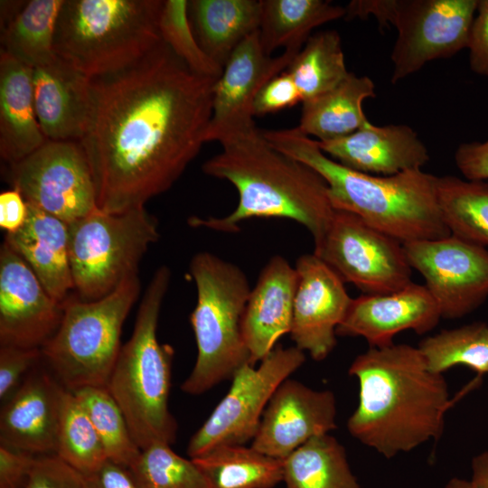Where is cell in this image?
Wrapping results in <instances>:
<instances>
[{
  "instance_id": "obj_1",
  "label": "cell",
  "mask_w": 488,
  "mask_h": 488,
  "mask_svg": "<svg viewBox=\"0 0 488 488\" xmlns=\"http://www.w3.org/2000/svg\"><path fill=\"white\" fill-rule=\"evenodd\" d=\"M217 80L193 72L163 41L131 67L90 80L79 143L99 210L144 207L174 185L205 143Z\"/></svg>"
},
{
  "instance_id": "obj_2",
  "label": "cell",
  "mask_w": 488,
  "mask_h": 488,
  "mask_svg": "<svg viewBox=\"0 0 488 488\" xmlns=\"http://www.w3.org/2000/svg\"><path fill=\"white\" fill-rule=\"evenodd\" d=\"M359 402L347 421L351 436L386 458L437 440L452 404L446 380L432 372L418 347H370L349 368Z\"/></svg>"
},
{
  "instance_id": "obj_3",
  "label": "cell",
  "mask_w": 488,
  "mask_h": 488,
  "mask_svg": "<svg viewBox=\"0 0 488 488\" xmlns=\"http://www.w3.org/2000/svg\"><path fill=\"white\" fill-rule=\"evenodd\" d=\"M220 144L222 150L203 164L202 171L230 182L239 193V202L226 216H192L188 223L230 233L249 219L283 218L304 226L318 245L336 211L324 178L274 148L257 127L230 135Z\"/></svg>"
},
{
  "instance_id": "obj_4",
  "label": "cell",
  "mask_w": 488,
  "mask_h": 488,
  "mask_svg": "<svg viewBox=\"0 0 488 488\" xmlns=\"http://www.w3.org/2000/svg\"><path fill=\"white\" fill-rule=\"evenodd\" d=\"M261 133L274 148L324 178L335 210L357 215L402 244L451 235L437 203V176L421 169L383 176L364 174L330 158L297 127Z\"/></svg>"
},
{
  "instance_id": "obj_5",
  "label": "cell",
  "mask_w": 488,
  "mask_h": 488,
  "mask_svg": "<svg viewBox=\"0 0 488 488\" xmlns=\"http://www.w3.org/2000/svg\"><path fill=\"white\" fill-rule=\"evenodd\" d=\"M170 281L167 266L155 271L139 305L133 333L122 345L107 385L141 450L158 442L172 445L176 439L177 423L168 406L174 351L157 338Z\"/></svg>"
},
{
  "instance_id": "obj_6",
  "label": "cell",
  "mask_w": 488,
  "mask_h": 488,
  "mask_svg": "<svg viewBox=\"0 0 488 488\" xmlns=\"http://www.w3.org/2000/svg\"><path fill=\"white\" fill-rule=\"evenodd\" d=\"M161 0H63L55 54L91 79L138 62L162 42Z\"/></svg>"
},
{
  "instance_id": "obj_7",
  "label": "cell",
  "mask_w": 488,
  "mask_h": 488,
  "mask_svg": "<svg viewBox=\"0 0 488 488\" xmlns=\"http://www.w3.org/2000/svg\"><path fill=\"white\" fill-rule=\"evenodd\" d=\"M189 267L197 290L190 315L197 358L181 389L199 395L250 364L242 318L251 287L239 267L209 251L196 253Z\"/></svg>"
},
{
  "instance_id": "obj_8",
  "label": "cell",
  "mask_w": 488,
  "mask_h": 488,
  "mask_svg": "<svg viewBox=\"0 0 488 488\" xmlns=\"http://www.w3.org/2000/svg\"><path fill=\"white\" fill-rule=\"evenodd\" d=\"M140 288L136 275L99 299L70 296L63 303L61 324L42 352L51 372L65 389L107 387L122 347L124 322Z\"/></svg>"
},
{
  "instance_id": "obj_9",
  "label": "cell",
  "mask_w": 488,
  "mask_h": 488,
  "mask_svg": "<svg viewBox=\"0 0 488 488\" xmlns=\"http://www.w3.org/2000/svg\"><path fill=\"white\" fill-rule=\"evenodd\" d=\"M68 227L74 289L89 301L137 275L143 256L160 238L158 221L145 206L120 213L98 208Z\"/></svg>"
},
{
  "instance_id": "obj_10",
  "label": "cell",
  "mask_w": 488,
  "mask_h": 488,
  "mask_svg": "<svg viewBox=\"0 0 488 488\" xmlns=\"http://www.w3.org/2000/svg\"><path fill=\"white\" fill-rule=\"evenodd\" d=\"M305 361V352L296 346L277 345L258 368L248 363L238 370L228 393L191 437L187 446L191 459L221 446L252 441L275 390Z\"/></svg>"
},
{
  "instance_id": "obj_11",
  "label": "cell",
  "mask_w": 488,
  "mask_h": 488,
  "mask_svg": "<svg viewBox=\"0 0 488 488\" xmlns=\"http://www.w3.org/2000/svg\"><path fill=\"white\" fill-rule=\"evenodd\" d=\"M385 27L398 36L392 48L391 83L467 48L478 0H388Z\"/></svg>"
},
{
  "instance_id": "obj_12",
  "label": "cell",
  "mask_w": 488,
  "mask_h": 488,
  "mask_svg": "<svg viewBox=\"0 0 488 488\" xmlns=\"http://www.w3.org/2000/svg\"><path fill=\"white\" fill-rule=\"evenodd\" d=\"M313 253L364 295L389 294L412 283L403 244L348 211H335Z\"/></svg>"
},
{
  "instance_id": "obj_13",
  "label": "cell",
  "mask_w": 488,
  "mask_h": 488,
  "mask_svg": "<svg viewBox=\"0 0 488 488\" xmlns=\"http://www.w3.org/2000/svg\"><path fill=\"white\" fill-rule=\"evenodd\" d=\"M7 178L27 203L68 224L98 209L91 170L78 141L47 140L9 164Z\"/></svg>"
},
{
  "instance_id": "obj_14",
  "label": "cell",
  "mask_w": 488,
  "mask_h": 488,
  "mask_svg": "<svg viewBox=\"0 0 488 488\" xmlns=\"http://www.w3.org/2000/svg\"><path fill=\"white\" fill-rule=\"evenodd\" d=\"M408 261L425 279L442 318L457 319L488 297V250L453 235L403 243Z\"/></svg>"
},
{
  "instance_id": "obj_15",
  "label": "cell",
  "mask_w": 488,
  "mask_h": 488,
  "mask_svg": "<svg viewBox=\"0 0 488 488\" xmlns=\"http://www.w3.org/2000/svg\"><path fill=\"white\" fill-rule=\"evenodd\" d=\"M299 52L284 50L277 57L267 55L259 31L248 36L231 53L213 88L211 117L204 142L223 138L256 127L253 102L259 90L280 74Z\"/></svg>"
},
{
  "instance_id": "obj_16",
  "label": "cell",
  "mask_w": 488,
  "mask_h": 488,
  "mask_svg": "<svg viewBox=\"0 0 488 488\" xmlns=\"http://www.w3.org/2000/svg\"><path fill=\"white\" fill-rule=\"evenodd\" d=\"M63 304L5 241L0 249V345L42 348L57 331Z\"/></svg>"
},
{
  "instance_id": "obj_17",
  "label": "cell",
  "mask_w": 488,
  "mask_h": 488,
  "mask_svg": "<svg viewBox=\"0 0 488 488\" xmlns=\"http://www.w3.org/2000/svg\"><path fill=\"white\" fill-rule=\"evenodd\" d=\"M290 336L313 360H324L336 345V330L352 298L343 279L319 257L300 256Z\"/></svg>"
},
{
  "instance_id": "obj_18",
  "label": "cell",
  "mask_w": 488,
  "mask_h": 488,
  "mask_svg": "<svg viewBox=\"0 0 488 488\" xmlns=\"http://www.w3.org/2000/svg\"><path fill=\"white\" fill-rule=\"evenodd\" d=\"M335 418L331 390H316L286 379L267 405L251 446L284 460L311 438L335 429Z\"/></svg>"
},
{
  "instance_id": "obj_19",
  "label": "cell",
  "mask_w": 488,
  "mask_h": 488,
  "mask_svg": "<svg viewBox=\"0 0 488 488\" xmlns=\"http://www.w3.org/2000/svg\"><path fill=\"white\" fill-rule=\"evenodd\" d=\"M441 318L426 286L412 282L392 293L352 298L336 334L362 337L370 347L380 348L393 344L394 336L403 331L424 334Z\"/></svg>"
},
{
  "instance_id": "obj_20",
  "label": "cell",
  "mask_w": 488,
  "mask_h": 488,
  "mask_svg": "<svg viewBox=\"0 0 488 488\" xmlns=\"http://www.w3.org/2000/svg\"><path fill=\"white\" fill-rule=\"evenodd\" d=\"M64 387L35 367L0 412L1 445L34 455H55Z\"/></svg>"
},
{
  "instance_id": "obj_21",
  "label": "cell",
  "mask_w": 488,
  "mask_h": 488,
  "mask_svg": "<svg viewBox=\"0 0 488 488\" xmlns=\"http://www.w3.org/2000/svg\"><path fill=\"white\" fill-rule=\"evenodd\" d=\"M336 162L357 172L394 175L421 169L429 161L427 146L408 125L365 127L345 136L317 141Z\"/></svg>"
},
{
  "instance_id": "obj_22",
  "label": "cell",
  "mask_w": 488,
  "mask_h": 488,
  "mask_svg": "<svg viewBox=\"0 0 488 488\" xmlns=\"http://www.w3.org/2000/svg\"><path fill=\"white\" fill-rule=\"evenodd\" d=\"M297 272L281 255L269 258L251 288L242 318V334L250 364L261 361L278 339L289 333Z\"/></svg>"
},
{
  "instance_id": "obj_23",
  "label": "cell",
  "mask_w": 488,
  "mask_h": 488,
  "mask_svg": "<svg viewBox=\"0 0 488 488\" xmlns=\"http://www.w3.org/2000/svg\"><path fill=\"white\" fill-rule=\"evenodd\" d=\"M35 113L47 140L80 141L90 107V79L56 56L33 69Z\"/></svg>"
},
{
  "instance_id": "obj_24",
  "label": "cell",
  "mask_w": 488,
  "mask_h": 488,
  "mask_svg": "<svg viewBox=\"0 0 488 488\" xmlns=\"http://www.w3.org/2000/svg\"><path fill=\"white\" fill-rule=\"evenodd\" d=\"M24 224L5 241L34 272L43 287L63 304L74 288L69 258L68 223L29 203Z\"/></svg>"
},
{
  "instance_id": "obj_25",
  "label": "cell",
  "mask_w": 488,
  "mask_h": 488,
  "mask_svg": "<svg viewBox=\"0 0 488 488\" xmlns=\"http://www.w3.org/2000/svg\"><path fill=\"white\" fill-rule=\"evenodd\" d=\"M46 141L35 113L33 69L0 50L1 158L14 164Z\"/></svg>"
},
{
  "instance_id": "obj_26",
  "label": "cell",
  "mask_w": 488,
  "mask_h": 488,
  "mask_svg": "<svg viewBox=\"0 0 488 488\" xmlns=\"http://www.w3.org/2000/svg\"><path fill=\"white\" fill-rule=\"evenodd\" d=\"M188 11L201 48L222 70L235 49L259 30L260 0H192Z\"/></svg>"
},
{
  "instance_id": "obj_27",
  "label": "cell",
  "mask_w": 488,
  "mask_h": 488,
  "mask_svg": "<svg viewBox=\"0 0 488 488\" xmlns=\"http://www.w3.org/2000/svg\"><path fill=\"white\" fill-rule=\"evenodd\" d=\"M375 97L371 78L350 72L335 88L302 102L297 127L305 135L317 137V141L345 136L371 123L362 103Z\"/></svg>"
},
{
  "instance_id": "obj_28",
  "label": "cell",
  "mask_w": 488,
  "mask_h": 488,
  "mask_svg": "<svg viewBox=\"0 0 488 488\" xmlns=\"http://www.w3.org/2000/svg\"><path fill=\"white\" fill-rule=\"evenodd\" d=\"M259 36L267 55L278 48L300 51L316 27L344 17L345 7L327 0H260Z\"/></svg>"
},
{
  "instance_id": "obj_29",
  "label": "cell",
  "mask_w": 488,
  "mask_h": 488,
  "mask_svg": "<svg viewBox=\"0 0 488 488\" xmlns=\"http://www.w3.org/2000/svg\"><path fill=\"white\" fill-rule=\"evenodd\" d=\"M63 0H31L1 24V49L34 69L55 58L54 36Z\"/></svg>"
},
{
  "instance_id": "obj_30",
  "label": "cell",
  "mask_w": 488,
  "mask_h": 488,
  "mask_svg": "<svg viewBox=\"0 0 488 488\" xmlns=\"http://www.w3.org/2000/svg\"><path fill=\"white\" fill-rule=\"evenodd\" d=\"M192 460L208 488H274L283 482V460L252 446H221Z\"/></svg>"
},
{
  "instance_id": "obj_31",
  "label": "cell",
  "mask_w": 488,
  "mask_h": 488,
  "mask_svg": "<svg viewBox=\"0 0 488 488\" xmlns=\"http://www.w3.org/2000/svg\"><path fill=\"white\" fill-rule=\"evenodd\" d=\"M286 488H361L344 446L333 436H314L283 460Z\"/></svg>"
},
{
  "instance_id": "obj_32",
  "label": "cell",
  "mask_w": 488,
  "mask_h": 488,
  "mask_svg": "<svg viewBox=\"0 0 488 488\" xmlns=\"http://www.w3.org/2000/svg\"><path fill=\"white\" fill-rule=\"evenodd\" d=\"M436 197L441 217L450 234L488 246V183L437 176Z\"/></svg>"
},
{
  "instance_id": "obj_33",
  "label": "cell",
  "mask_w": 488,
  "mask_h": 488,
  "mask_svg": "<svg viewBox=\"0 0 488 488\" xmlns=\"http://www.w3.org/2000/svg\"><path fill=\"white\" fill-rule=\"evenodd\" d=\"M286 71L293 78L301 102L335 88L350 73L338 32L325 30L312 34Z\"/></svg>"
},
{
  "instance_id": "obj_34",
  "label": "cell",
  "mask_w": 488,
  "mask_h": 488,
  "mask_svg": "<svg viewBox=\"0 0 488 488\" xmlns=\"http://www.w3.org/2000/svg\"><path fill=\"white\" fill-rule=\"evenodd\" d=\"M418 348L435 373L464 365L479 375L488 373V324L474 322L443 330L423 339Z\"/></svg>"
},
{
  "instance_id": "obj_35",
  "label": "cell",
  "mask_w": 488,
  "mask_h": 488,
  "mask_svg": "<svg viewBox=\"0 0 488 488\" xmlns=\"http://www.w3.org/2000/svg\"><path fill=\"white\" fill-rule=\"evenodd\" d=\"M55 455L82 474L108 460L91 420L71 390L64 389L60 409Z\"/></svg>"
},
{
  "instance_id": "obj_36",
  "label": "cell",
  "mask_w": 488,
  "mask_h": 488,
  "mask_svg": "<svg viewBox=\"0 0 488 488\" xmlns=\"http://www.w3.org/2000/svg\"><path fill=\"white\" fill-rule=\"evenodd\" d=\"M91 420L108 460L130 467L141 453L120 407L107 387L86 386L71 390Z\"/></svg>"
},
{
  "instance_id": "obj_37",
  "label": "cell",
  "mask_w": 488,
  "mask_h": 488,
  "mask_svg": "<svg viewBox=\"0 0 488 488\" xmlns=\"http://www.w3.org/2000/svg\"><path fill=\"white\" fill-rule=\"evenodd\" d=\"M129 469L139 488H208L194 462L180 456L165 443L142 449Z\"/></svg>"
},
{
  "instance_id": "obj_38",
  "label": "cell",
  "mask_w": 488,
  "mask_h": 488,
  "mask_svg": "<svg viewBox=\"0 0 488 488\" xmlns=\"http://www.w3.org/2000/svg\"><path fill=\"white\" fill-rule=\"evenodd\" d=\"M188 5L186 0L164 1L158 23L162 41L193 72L219 79L222 68L201 48L191 24Z\"/></svg>"
},
{
  "instance_id": "obj_39",
  "label": "cell",
  "mask_w": 488,
  "mask_h": 488,
  "mask_svg": "<svg viewBox=\"0 0 488 488\" xmlns=\"http://www.w3.org/2000/svg\"><path fill=\"white\" fill-rule=\"evenodd\" d=\"M42 359V348L0 345V399L5 402Z\"/></svg>"
},
{
  "instance_id": "obj_40",
  "label": "cell",
  "mask_w": 488,
  "mask_h": 488,
  "mask_svg": "<svg viewBox=\"0 0 488 488\" xmlns=\"http://www.w3.org/2000/svg\"><path fill=\"white\" fill-rule=\"evenodd\" d=\"M24 488H85L82 474L56 455H38Z\"/></svg>"
},
{
  "instance_id": "obj_41",
  "label": "cell",
  "mask_w": 488,
  "mask_h": 488,
  "mask_svg": "<svg viewBox=\"0 0 488 488\" xmlns=\"http://www.w3.org/2000/svg\"><path fill=\"white\" fill-rule=\"evenodd\" d=\"M298 102H301L298 89L290 74L283 71L259 90L253 102V116L275 113Z\"/></svg>"
},
{
  "instance_id": "obj_42",
  "label": "cell",
  "mask_w": 488,
  "mask_h": 488,
  "mask_svg": "<svg viewBox=\"0 0 488 488\" xmlns=\"http://www.w3.org/2000/svg\"><path fill=\"white\" fill-rule=\"evenodd\" d=\"M467 49L469 66L474 73L488 77V0H478Z\"/></svg>"
},
{
  "instance_id": "obj_43",
  "label": "cell",
  "mask_w": 488,
  "mask_h": 488,
  "mask_svg": "<svg viewBox=\"0 0 488 488\" xmlns=\"http://www.w3.org/2000/svg\"><path fill=\"white\" fill-rule=\"evenodd\" d=\"M36 456L0 446V488H24Z\"/></svg>"
},
{
  "instance_id": "obj_44",
  "label": "cell",
  "mask_w": 488,
  "mask_h": 488,
  "mask_svg": "<svg viewBox=\"0 0 488 488\" xmlns=\"http://www.w3.org/2000/svg\"><path fill=\"white\" fill-rule=\"evenodd\" d=\"M455 162L466 180L488 179V139L462 143L455 152Z\"/></svg>"
},
{
  "instance_id": "obj_45",
  "label": "cell",
  "mask_w": 488,
  "mask_h": 488,
  "mask_svg": "<svg viewBox=\"0 0 488 488\" xmlns=\"http://www.w3.org/2000/svg\"><path fill=\"white\" fill-rule=\"evenodd\" d=\"M83 476L85 488H139L128 467L110 460Z\"/></svg>"
},
{
  "instance_id": "obj_46",
  "label": "cell",
  "mask_w": 488,
  "mask_h": 488,
  "mask_svg": "<svg viewBox=\"0 0 488 488\" xmlns=\"http://www.w3.org/2000/svg\"><path fill=\"white\" fill-rule=\"evenodd\" d=\"M28 205L22 194L15 189L0 194V227L6 233L18 230L25 222Z\"/></svg>"
},
{
  "instance_id": "obj_47",
  "label": "cell",
  "mask_w": 488,
  "mask_h": 488,
  "mask_svg": "<svg viewBox=\"0 0 488 488\" xmlns=\"http://www.w3.org/2000/svg\"><path fill=\"white\" fill-rule=\"evenodd\" d=\"M471 483L474 488H488V450L476 455L471 464Z\"/></svg>"
},
{
  "instance_id": "obj_48",
  "label": "cell",
  "mask_w": 488,
  "mask_h": 488,
  "mask_svg": "<svg viewBox=\"0 0 488 488\" xmlns=\"http://www.w3.org/2000/svg\"><path fill=\"white\" fill-rule=\"evenodd\" d=\"M442 488H474L470 480L451 478Z\"/></svg>"
}]
</instances>
